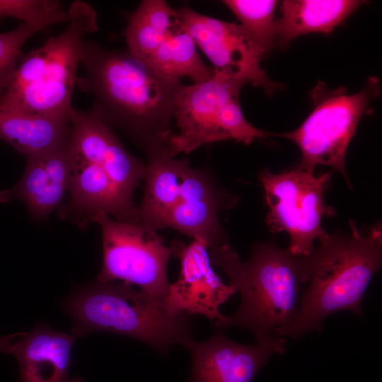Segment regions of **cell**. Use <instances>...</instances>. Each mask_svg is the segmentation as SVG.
Instances as JSON below:
<instances>
[{"label":"cell","instance_id":"6da1fadb","mask_svg":"<svg viewBox=\"0 0 382 382\" xmlns=\"http://www.w3.org/2000/svg\"><path fill=\"white\" fill-rule=\"evenodd\" d=\"M81 65L84 74L76 87L93 97L92 109L146 156L166 150L180 81L161 75L127 49L110 50L92 40L82 44Z\"/></svg>","mask_w":382,"mask_h":382},{"label":"cell","instance_id":"7a4b0ae2","mask_svg":"<svg viewBox=\"0 0 382 382\" xmlns=\"http://www.w3.org/2000/svg\"><path fill=\"white\" fill-rule=\"evenodd\" d=\"M349 231H335L303 256L306 282L292 321L275 331V337L298 339L322 331L330 315L349 311L363 316L361 302L382 265V228L377 224L361 231L349 220Z\"/></svg>","mask_w":382,"mask_h":382},{"label":"cell","instance_id":"3957f363","mask_svg":"<svg viewBox=\"0 0 382 382\" xmlns=\"http://www.w3.org/2000/svg\"><path fill=\"white\" fill-rule=\"evenodd\" d=\"M208 250L212 264L224 272L241 295L238 309L216 327L247 329L258 343L276 339L275 331L289 325L297 312L299 288L306 283L303 256L272 241L255 243L246 261L228 243Z\"/></svg>","mask_w":382,"mask_h":382},{"label":"cell","instance_id":"277c9868","mask_svg":"<svg viewBox=\"0 0 382 382\" xmlns=\"http://www.w3.org/2000/svg\"><path fill=\"white\" fill-rule=\"evenodd\" d=\"M146 158L139 223L156 231L176 230L208 250L227 243L219 212L233 207L236 197L219 186L207 168H192L187 159L171 157L166 150Z\"/></svg>","mask_w":382,"mask_h":382},{"label":"cell","instance_id":"5b68a950","mask_svg":"<svg viewBox=\"0 0 382 382\" xmlns=\"http://www.w3.org/2000/svg\"><path fill=\"white\" fill-rule=\"evenodd\" d=\"M68 12L64 31L20 59L0 95L1 110L70 118L82 44L98 26L87 2L73 1Z\"/></svg>","mask_w":382,"mask_h":382},{"label":"cell","instance_id":"8992f818","mask_svg":"<svg viewBox=\"0 0 382 382\" xmlns=\"http://www.w3.org/2000/svg\"><path fill=\"white\" fill-rule=\"evenodd\" d=\"M72 320L71 335L110 332L140 340L161 352L191 338L189 315L166 301L121 282L82 284L62 303Z\"/></svg>","mask_w":382,"mask_h":382},{"label":"cell","instance_id":"52a82bcc","mask_svg":"<svg viewBox=\"0 0 382 382\" xmlns=\"http://www.w3.org/2000/svg\"><path fill=\"white\" fill-rule=\"evenodd\" d=\"M245 84L214 70L205 81L181 84L173 115L178 132L168 140V155L190 154L201 146L229 139L249 145L268 136L248 122L242 112L239 94Z\"/></svg>","mask_w":382,"mask_h":382},{"label":"cell","instance_id":"ba28073f","mask_svg":"<svg viewBox=\"0 0 382 382\" xmlns=\"http://www.w3.org/2000/svg\"><path fill=\"white\" fill-rule=\"evenodd\" d=\"M378 92V81L374 78L354 94L344 88L329 89L319 83L311 91L313 110L301 126L273 135L289 139L299 147L301 158L295 168L313 174L317 166H330L351 187L345 168L347 147L361 117Z\"/></svg>","mask_w":382,"mask_h":382},{"label":"cell","instance_id":"9c48e42d","mask_svg":"<svg viewBox=\"0 0 382 382\" xmlns=\"http://www.w3.org/2000/svg\"><path fill=\"white\" fill-rule=\"evenodd\" d=\"M331 171L318 177L297 168L274 174L268 169L260 173L269 211L267 224L272 233L286 231L290 237L288 250L296 255H308L316 240L329 233L321 221L335 214L325 204L324 195L331 182Z\"/></svg>","mask_w":382,"mask_h":382},{"label":"cell","instance_id":"30bf717a","mask_svg":"<svg viewBox=\"0 0 382 382\" xmlns=\"http://www.w3.org/2000/svg\"><path fill=\"white\" fill-rule=\"evenodd\" d=\"M94 221L101 228L103 249V265L96 280H120L165 300L172 252L157 231L142 224L119 221L106 215Z\"/></svg>","mask_w":382,"mask_h":382},{"label":"cell","instance_id":"8fae6325","mask_svg":"<svg viewBox=\"0 0 382 382\" xmlns=\"http://www.w3.org/2000/svg\"><path fill=\"white\" fill-rule=\"evenodd\" d=\"M175 10L183 29L208 57L214 71L260 86L267 94L282 87L262 69V57L241 25L203 15L187 5Z\"/></svg>","mask_w":382,"mask_h":382},{"label":"cell","instance_id":"7c38bea8","mask_svg":"<svg viewBox=\"0 0 382 382\" xmlns=\"http://www.w3.org/2000/svg\"><path fill=\"white\" fill-rule=\"evenodd\" d=\"M70 123L69 148L71 155L101 167L122 203L138 216L133 196L144 178L146 165L125 149L110 125L93 109L73 108Z\"/></svg>","mask_w":382,"mask_h":382},{"label":"cell","instance_id":"4fadbf2b","mask_svg":"<svg viewBox=\"0 0 382 382\" xmlns=\"http://www.w3.org/2000/svg\"><path fill=\"white\" fill-rule=\"evenodd\" d=\"M170 248L172 256L180 261V270L178 280L170 284L167 305L174 311L202 315L216 326L225 319L220 307L237 292L236 288L224 284L214 272L202 243L174 241Z\"/></svg>","mask_w":382,"mask_h":382},{"label":"cell","instance_id":"5bb4252c","mask_svg":"<svg viewBox=\"0 0 382 382\" xmlns=\"http://www.w3.org/2000/svg\"><path fill=\"white\" fill-rule=\"evenodd\" d=\"M286 342L278 337L245 345L229 340L220 330L202 342L191 337L183 345L191 353V376L183 382H252L273 354L284 353Z\"/></svg>","mask_w":382,"mask_h":382},{"label":"cell","instance_id":"9a60e30c","mask_svg":"<svg viewBox=\"0 0 382 382\" xmlns=\"http://www.w3.org/2000/svg\"><path fill=\"white\" fill-rule=\"evenodd\" d=\"M26 158L23 175L12 187L0 192V202L20 199L32 219L41 221L59 207L69 191L72 157L68 144Z\"/></svg>","mask_w":382,"mask_h":382},{"label":"cell","instance_id":"2e32d148","mask_svg":"<svg viewBox=\"0 0 382 382\" xmlns=\"http://www.w3.org/2000/svg\"><path fill=\"white\" fill-rule=\"evenodd\" d=\"M76 337L37 323L11 345L7 353L19 364V382H85L71 376V349Z\"/></svg>","mask_w":382,"mask_h":382},{"label":"cell","instance_id":"e0dca14e","mask_svg":"<svg viewBox=\"0 0 382 382\" xmlns=\"http://www.w3.org/2000/svg\"><path fill=\"white\" fill-rule=\"evenodd\" d=\"M71 157L73 166L69 189L71 198L64 209V215L71 216L82 225L88 221H94L101 215L112 216L119 221L139 223L138 216L122 203L101 167L72 155Z\"/></svg>","mask_w":382,"mask_h":382},{"label":"cell","instance_id":"ac0fdd59","mask_svg":"<svg viewBox=\"0 0 382 382\" xmlns=\"http://www.w3.org/2000/svg\"><path fill=\"white\" fill-rule=\"evenodd\" d=\"M364 1L286 0L281 4V18L277 21V40L281 47L296 37L312 33L328 35Z\"/></svg>","mask_w":382,"mask_h":382},{"label":"cell","instance_id":"d6986e66","mask_svg":"<svg viewBox=\"0 0 382 382\" xmlns=\"http://www.w3.org/2000/svg\"><path fill=\"white\" fill-rule=\"evenodd\" d=\"M70 134V118L0 110V139L26 158L68 144Z\"/></svg>","mask_w":382,"mask_h":382},{"label":"cell","instance_id":"ffe728a7","mask_svg":"<svg viewBox=\"0 0 382 382\" xmlns=\"http://www.w3.org/2000/svg\"><path fill=\"white\" fill-rule=\"evenodd\" d=\"M183 29L175 8L163 0H144L124 31L127 49L146 60L168 37Z\"/></svg>","mask_w":382,"mask_h":382},{"label":"cell","instance_id":"44dd1931","mask_svg":"<svg viewBox=\"0 0 382 382\" xmlns=\"http://www.w3.org/2000/svg\"><path fill=\"white\" fill-rule=\"evenodd\" d=\"M145 61L161 75L176 81L188 77L197 83L209 79L214 72L202 61L196 44L184 29L168 37Z\"/></svg>","mask_w":382,"mask_h":382},{"label":"cell","instance_id":"7402d4cb","mask_svg":"<svg viewBox=\"0 0 382 382\" xmlns=\"http://www.w3.org/2000/svg\"><path fill=\"white\" fill-rule=\"evenodd\" d=\"M223 2L234 13L248 33L262 59L277 40L274 0H226Z\"/></svg>","mask_w":382,"mask_h":382},{"label":"cell","instance_id":"603a6c76","mask_svg":"<svg viewBox=\"0 0 382 382\" xmlns=\"http://www.w3.org/2000/svg\"><path fill=\"white\" fill-rule=\"evenodd\" d=\"M6 17L45 28L69 18L68 8L56 0H0V18Z\"/></svg>","mask_w":382,"mask_h":382},{"label":"cell","instance_id":"cb8c5ba5","mask_svg":"<svg viewBox=\"0 0 382 382\" xmlns=\"http://www.w3.org/2000/svg\"><path fill=\"white\" fill-rule=\"evenodd\" d=\"M45 27L21 23L16 28L0 33V95L18 65L25 42Z\"/></svg>","mask_w":382,"mask_h":382},{"label":"cell","instance_id":"d4e9b609","mask_svg":"<svg viewBox=\"0 0 382 382\" xmlns=\"http://www.w3.org/2000/svg\"><path fill=\"white\" fill-rule=\"evenodd\" d=\"M24 332H16L8 335L0 337V352H6L17 338L21 336Z\"/></svg>","mask_w":382,"mask_h":382}]
</instances>
